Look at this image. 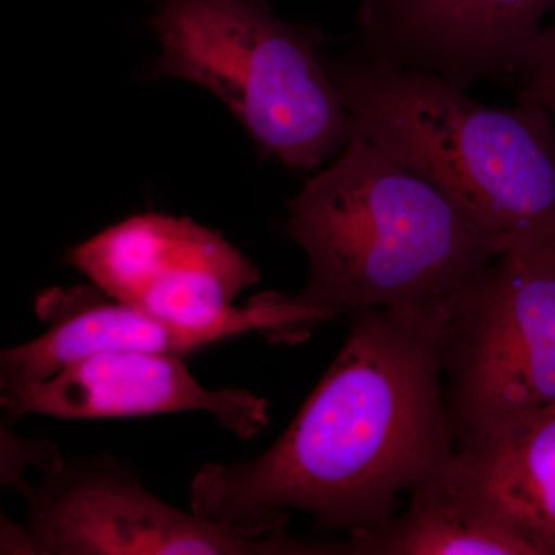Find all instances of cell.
<instances>
[{
	"label": "cell",
	"mask_w": 555,
	"mask_h": 555,
	"mask_svg": "<svg viewBox=\"0 0 555 555\" xmlns=\"http://www.w3.org/2000/svg\"><path fill=\"white\" fill-rule=\"evenodd\" d=\"M455 298L350 313L286 433L250 462L201 467L193 513L255 535L287 531L288 511L350 535L389 524L398 496L455 455L443 364Z\"/></svg>",
	"instance_id": "obj_1"
},
{
	"label": "cell",
	"mask_w": 555,
	"mask_h": 555,
	"mask_svg": "<svg viewBox=\"0 0 555 555\" xmlns=\"http://www.w3.org/2000/svg\"><path fill=\"white\" fill-rule=\"evenodd\" d=\"M288 211L310 264L306 287L286 297L294 345L339 315L455 298L509 247L357 130Z\"/></svg>",
	"instance_id": "obj_2"
},
{
	"label": "cell",
	"mask_w": 555,
	"mask_h": 555,
	"mask_svg": "<svg viewBox=\"0 0 555 555\" xmlns=\"http://www.w3.org/2000/svg\"><path fill=\"white\" fill-rule=\"evenodd\" d=\"M356 130L470 222L514 243L555 230V120L492 108L451 80L360 49L326 60Z\"/></svg>",
	"instance_id": "obj_3"
},
{
	"label": "cell",
	"mask_w": 555,
	"mask_h": 555,
	"mask_svg": "<svg viewBox=\"0 0 555 555\" xmlns=\"http://www.w3.org/2000/svg\"><path fill=\"white\" fill-rule=\"evenodd\" d=\"M153 25L155 76L211 91L266 158L315 170L356 134L317 25L281 20L268 0H163Z\"/></svg>",
	"instance_id": "obj_4"
},
{
	"label": "cell",
	"mask_w": 555,
	"mask_h": 555,
	"mask_svg": "<svg viewBox=\"0 0 555 555\" xmlns=\"http://www.w3.org/2000/svg\"><path fill=\"white\" fill-rule=\"evenodd\" d=\"M443 364L455 451L489 447L555 404V230L514 241L456 295Z\"/></svg>",
	"instance_id": "obj_5"
},
{
	"label": "cell",
	"mask_w": 555,
	"mask_h": 555,
	"mask_svg": "<svg viewBox=\"0 0 555 555\" xmlns=\"http://www.w3.org/2000/svg\"><path fill=\"white\" fill-rule=\"evenodd\" d=\"M27 503V535L38 555H341V543L287 531L255 535L185 513L150 494L109 455L68 460L38 485L14 486Z\"/></svg>",
	"instance_id": "obj_6"
},
{
	"label": "cell",
	"mask_w": 555,
	"mask_h": 555,
	"mask_svg": "<svg viewBox=\"0 0 555 555\" xmlns=\"http://www.w3.org/2000/svg\"><path fill=\"white\" fill-rule=\"evenodd\" d=\"M107 297L188 327L217 324L261 273L224 236L190 218L137 215L68 251Z\"/></svg>",
	"instance_id": "obj_7"
},
{
	"label": "cell",
	"mask_w": 555,
	"mask_h": 555,
	"mask_svg": "<svg viewBox=\"0 0 555 555\" xmlns=\"http://www.w3.org/2000/svg\"><path fill=\"white\" fill-rule=\"evenodd\" d=\"M555 0H364L358 47L469 89L524 79Z\"/></svg>",
	"instance_id": "obj_8"
},
{
	"label": "cell",
	"mask_w": 555,
	"mask_h": 555,
	"mask_svg": "<svg viewBox=\"0 0 555 555\" xmlns=\"http://www.w3.org/2000/svg\"><path fill=\"white\" fill-rule=\"evenodd\" d=\"M272 294L258 295L211 326L188 327L130 308L96 286L47 288L36 298L35 309L49 331L0 353V406L5 411L33 387L93 353L138 350L182 358L248 332L270 341L283 324Z\"/></svg>",
	"instance_id": "obj_9"
},
{
	"label": "cell",
	"mask_w": 555,
	"mask_h": 555,
	"mask_svg": "<svg viewBox=\"0 0 555 555\" xmlns=\"http://www.w3.org/2000/svg\"><path fill=\"white\" fill-rule=\"evenodd\" d=\"M203 412L241 440L270 425L269 401L238 387L211 390L167 353L113 350L73 361L3 411V427L36 414L64 420Z\"/></svg>",
	"instance_id": "obj_10"
},
{
	"label": "cell",
	"mask_w": 555,
	"mask_h": 555,
	"mask_svg": "<svg viewBox=\"0 0 555 555\" xmlns=\"http://www.w3.org/2000/svg\"><path fill=\"white\" fill-rule=\"evenodd\" d=\"M409 494L403 516L350 535V555H535L478 492L456 451Z\"/></svg>",
	"instance_id": "obj_11"
},
{
	"label": "cell",
	"mask_w": 555,
	"mask_h": 555,
	"mask_svg": "<svg viewBox=\"0 0 555 555\" xmlns=\"http://www.w3.org/2000/svg\"><path fill=\"white\" fill-rule=\"evenodd\" d=\"M456 459L535 555H555V404L489 447L456 451Z\"/></svg>",
	"instance_id": "obj_12"
},
{
	"label": "cell",
	"mask_w": 555,
	"mask_h": 555,
	"mask_svg": "<svg viewBox=\"0 0 555 555\" xmlns=\"http://www.w3.org/2000/svg\"><path fill=\"white\" fill-rule=\"evenodd\" d=\"M517 102L542 107L555 120V21L540 35Z\"/></svg>",
	"instance_id": "obj_13"
}]
</instances>
